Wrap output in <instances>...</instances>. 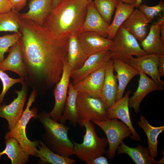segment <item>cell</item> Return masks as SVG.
Listing matches in <instances>:
<instances>
[{"instance_id": "6da1fadb", "label": "cell", "mask_w": 164, "mask_h": 164, "mask_svg": "<svg viewBox=\"0 0 164 164\" xmlns=\"http://www.w3.org/2000/svg\"><path fill=\"white\" fill-rule=\"evenodd\" d=\"M19 40L27 73L25 81L43 96L60 80L67 60L68 37H55L43 26L21 19Z\"/></svg>"}, {"instance_id": "7a4b0ae2", "label": "cell", "mask_w": 164, "mask_h": 164, "mask_svg": "<svg viewBox=\"0 0 164 164\" xmlns=\"http://www.w3.org/2000/svg\"><path fill=\"white\" fill-rule=\"evenodd\" d=\"M87 0H62L53 9L43 25L56 38L63 39L78 35L87 12Z\"/></svg>"}, {"instance_id": "3957f363", "label": "cell", "mask_w": 164, "mask_h": 164, "mask_svg": "<svg viewBox=\"0 0 164 164\" xmlns=\"http://www.w3.org/2000/svg\"><path fill=\"white\" fill-rule=\"evenodd\" d=\"M38 119L45 130L41 137L48 148L60 155L70 157L74 155L73 144L68 135L70 128L52 119L46 111L39 114Z\"/></svg>"}, {"instance_id": "277c9868", "label": "cell", "mask_w": 164, "mask_h": 164, "mask_svg": "<svg viewBox=\"0 0 164 164\" xmlns=\"http://www.w3.org/2000/svg\"><path fill=\"white\" fill-rule=\"evenodd\" d=\"M38 94L34 88L29 96L26 104V108L14 128L7 132L5 135V139L13 137L18 142L26 153L29 156H35L36 154L37 146L39 144L40 141L34 140L32 141L27 137L26 128L27 125L30 119H38L39 114L38 109L34 107L30 109L33 103L35 102V99Z\"/></svg>"}, {"instance_id": "5b68a950", "label": "cell", "mask_w": 164, "mask_h": 164, "mask_svg": "<svg viewBox=\"0 0 164 164\" xmlns=\"http://www.w3.org/2000/svg\"><path fill=\"white\" fill-rule=\"evenodd\" d=\"M80 125L85 128V133L81 144L73 141L74 155L86 164L95 158L105 154L108 145L107 139L100 138L97 135L95 127L90 121H82Z\"/></svg>"}, {"instance_id": "8992f818", "label": "cell", "mask_w": 164, "mask_h": 164, "mask_svg": "<svg viewBox=\"0 0 164 164\" xmlns=\"http://www.w3.org/2000/svg\"><path fill=\"white\" fill-rule=\"evenodd\" d=\"M92 121L101 128L106 135L109 147L105 154L109 159L112 160L121 143L132 134L130 129L124 122L115 118Z\"/></svg>"}, {"instance_id": "52a82bcc", "label": "cell", "mask_w": 164, "mask_h": 164, "mask_svg": "<svg viewBox=\"0 0 164 164\" xmlns=\"http://www.w3.org/2000/svg\"><path fill=\"white\" fill-rule=\"evenodd\" d=\"M76 107L79 125L84 120L101 121L107 118V108L99 97L78 92Z\"/></svg>"}, {"instance_id": "ba28073f", "label": "cell", "mask_w": 164, "mask_h": 164, "mask_svg": "<svg viewBox=\"0 0 164 164\" xmlns=\"http://www.w3.org/2000/svg\"><path fill=\"white\" fill-rule=\"evenodd\" d=\"M113 40L115 44V48L111 51L112 58H117L127 63L133 56L138 57L147 54L141 47L135 37L121 26Z\"/></svg>"}, {"instance_id": "9c48e42d", "label": "cell", "mask_w": 164, "mask_h": 164, "mask_svg": "<svg viewBox=\"0 0 164 164\" xmlns=\"http://www.w3.org/2000/svg\"><path fill=\"white\" fill-rule=\"evenodd\" d=\"M21 84L22 86L21 90L14 91L17 94L16 97L8 104H0V118L7 121L9 131L14 128L24 111L29 86L24 80Z\"/></svg>"}, {"instance_id": "30bf717a", "label": "cell", "mask_w": 164, "mask_h": 164, "mask_svg": "<svg viewBox=\"0 0 164 164\" xmlns=\"http://www.w3.org/2000/svg\"><path fill=\"white\" fill-rule=\"evenodd\" d=\"M72 70L67 60H66L61 78L53 90L54 105L52 110L48 113L52 119L57 122L59 121L64 108Z\"/></svg>"}, {"instance_id": "8fae6325", "label": "cell", "mask_w": 164, "mask_h": 164, "mask_svg": "<svg viewBox=\"0 0 164 164\" xmlns=\"http://www.w3.org/2000/svg\"><path fill=\"white\" fill-rule=\"evenodd\" d=\"M77 37L82 49L88 56L103 51H113L115 48L113 39L104 37L95 32H82Z\"/></svg>"}, {"instance_id": "7c38bea8", "label": "cell", "mask_w": 164, "mask_h": 164, "mask_svg": "<svg viewBox=\"0 0 164 164\" xmlns=\"http://www.w3.org/2000/svg\"><path fill=\"white\" fill-rule=\"evenodd\" d=\"M111 50H105L98 52L89 56L80 68L72 70L70 75L74 84L104 65L112 58Z\"/></svg>"}, {"instance_id": "4fadbf2b", "label": "cell", "mask_w": 164, "mask_h": 164, "mask_svg": "<svg viewBox=\"0 0 164 164\" xmlns=\"http://www.w3.org/2000/svg\"><path fill=\"white\" fill-rule=\"evenodd\" d=\"M132 91L128 90L124 97L116 101L114 104L107 109V118L121 120L130 128L132 134L131 138L135 141L142 142L140 136L137 133L132 124L129 112V96Z\"/></svg>"}, {"instance_id": "5bb4252c", "label": "cell", "mask_w": 164, "mask_h": 164, "mask_svg": "<svg viewBox=\"0 0 164 164\" xmlns=\"http://www.w3.org/2000/svg\"><path fill=\"white\" fill-rule=\"evenodd\" d=\"M160 56L155 54H147L137 57H131L127 63L139 72H142L150 76L156 83L164 85L158 71V65Z\"/></svg>"}, {"instance_id": "9a60e30c", "label": "cell", "mask_w": 164, "mask_h": 164, "mask_svg": "<svg viewBox=\"0 0 164 164\" xmlns=\"http://www.w3.org/2000/svg\"><path fill=\"white\" fill-rule=\"evenodd\" d=\"M105 65L76 83L72 84L74 88L78 92L100 98L104 78Z\"/></svg>"}, {"instance_id": "2e32d148", "label": "cell", "mask_w": 164, "mask_h": 164, "mask_svg": "<svg viewBox=\"0 0 164 164\" xmlns=\"http://www.w3.org/2000/svg\"><path fill=\"white\" fill-rule=\"evenodd\" d=\"M8 51L7 57L0 63V69L4 71L13 72L26 81L27 78V71L19 41L10 47Z\"/></svg>"}, {"instance_id": "e0dca14e", "label": "cell", "mask_w": 164, "mask_h": 164, "mask_svg": "<svg viewBox=\"0 0 164 164\" xmlns=\"http://www.w3.org/2000/svg\"><path fill=\"white\" fill-rule=\"evenodd\" d=\"M138 84L136 91L129 98V107L138 113L140 105L144 97L149 93L155 91H159L164 88V85L159 84L149 77L145 73L139 72Z\"/></svg>"}, {"instance_id": "ac0fdd59", "label": "cell", "mask_w": 164, "mask_h": 164, "mask_svg": "<svg viewBox=\"0 0 164 164\" xmlns=\"http://www.w3.org/2000/svg\"><path fill=\"white\" fill-rule=\"evenodd\" d=\"M114 71L113 60L111 59L105 65L104 78L100 97L107 109L116 101L118 85Z\"/></svg>"}, {"instance_id": "d6986e66", "label": "cell", "mask_w": 164, "mask_h": 164, "mask_svg": "<svg viewBox=\"0 0 164 164\" xmlns=\"http://www.w3.org/2000/svg\"><path fill=\"white\" fill-rule=\"evenodd\" d=\"M109 25L100 14L93 1L90 2L87 6L81 32H94L104 37H107Z\"/></svg>"}, {"instance_id": "ffe728a7", "label": "cell", "mask_w": 164, "mask_h": 164, "mask_svg": "<svg viewBox=\"0 0 164 164\" xmlns=\"http://www.w3.org/2000/svg\"><path fill=\"white\" fill-rule=\"evenodd\" d=\"M53 0H31L28 4L29 11L25 13H20V18L31 20L43 26L53 9Z\"/></svg>"}, {"instance_id": "44dd1931", "label": "cell", "mask_w": 164, "mask_h": 164, "mask_svg": "<svg viewBox=\"0 0 164 164\" xmlns=\"http://www.w3.org/2000/svg\"><path fill=\"white\" fill-rule=\"evenodd\" d=\"M112 59L113 60L114 70L116 72V76L118 81L116 99L117 101L123 97L130 81L135 76L139 75V72L121 59L116 57Z\"/></svg>"}, {"instance_id": "7402d4cb", "label": "cell", "mask_w": 164, "mask_h": 164, "mask_svg": "<svg viewBox=\"0 0 164 164\" xmlns=\"http://www.w3.org/2000/svg\"><path fill=\"white\" fill-rule=\"evenodd\" d=\"M164 21L162 16L158 22L152 25L148 35L140 43L142 48L147 54L164 55V43L161 36V24Z\"/></svg>"}, {"instance_id": "603a6c76", "label": "cell", "mask_w": 164, "mask_h": 164, "mask_svg": "<svg viewBox=\"0 0 164 164\" xmlns=\"http://www.w3.org/2000/svg\"><path fill=\"white\" fill-rule=\"evenodd\" d=\"M150 22L136 8L121 26L141 42L147 35V27Z\"/></svg>"}, {"instance_id": "cb8c5ba5", "label": "cell", "mask_w": 164, "mask_h": 164, "mask_svg": "<svg viewBox=\"0 0 164 164\" xmlns=\"http://www.w3.org/2000/svg\"><path fill=\"white\" fill-rule=\"evenodd\" d=\"M118 154L128 155L136 164H161L164 163V155L161 160L156 161L150 155L149 148L139 144L135 148L131 147L122 142L117 149Z\"/></svg>"}, {"instance_id": "d4e9b609", "label": "cell", "mask_w": 164, "mask_h": 164, "mask_svg": "<svg viewBox=\"0 0 164 164\" xmlns=\"http://www.w3.org/2000/svg\"><path fill=\"white\" fill-rule=\"evenodd\" d=\"M88 57L82 49L77 36L75 34L69 36L67 45V60L72 70L81 67Z\"/></svg>"}, {"instance_id": "484cf974", "label": "cell", "mask_w": 164, "mask_h": 164, "mask_svg": "<svg viewBox=\"0 0 164 164\" xmlns=\"http://www.w3.org/2000/svg\"><path fill=\"white\" fill-rule=\"evenodd\" d=\"M138 124L139 127L143 129L147 136L150 155L154 159L157 158L158 156V138L159 134L164 130V126H152L142 115H140Z\"/></svg>"}, {"instance_id": "4316f807", "label": "cell", "mask_w": 164, "mask_h": 164, "mask_svg": "<svg viewBox=\"0 0 164 164\" xmlns=\"http://www.w3.org/2000/svg\"><path fill=\"white\" fill-rule=\"evenodd\" d=\"M64 110L59 122L64 124L69 121L74 126L79 124L76 107V99L78 92L73 87L72 83H70Z\"/></svg>"}, {"instance_id": "83f0119b", "label": "cell", "mask_w": 164, "mask_h": 164, "mask_svg": "<svg viewBox=\"0 0 164 164\" xmlns=\"http://www.w3.org/2000/svg\"><path fill=\"white\" fill-rule=\"evenodd\" d=\"M135 7L134 5L125 3L118 0L113 20L109 26L108 39L111 40L113 39L118 29L131 15Z\"/></svg>"}, {"instance_id": "f1b7e54d", "label": "cell", "mask_w": 164, "mask_h": 164, "mask_svg": "<svg viewBox=\"0 0 164 164\" xmlns=\"http://www.w3.org/2000/svg\"><path fill=\"white\" fill-rule=\"evenodd\" d=\"M5 147L0 152V159L3 155H6L12 164H25L29 160V156L20 146L14 138L5 139Z\"/></svg>"}, {"instance_id": "f546056e", "label": "cell", "mask_w": 164, "mask_h": 164, "mask_svg": "<svg viewBox=\"0 0 164 164\" xmlns=\"http://www.w3.org/2000/svg\"><path fill=\"white\" fill-rule=\"evenodd\" d=\"M36 154L39 159L38 164H73L75 160L69 157L56 154L48 148L42 141L40 140Z\"/></svg>"}, {"instance_id": "4dcf8cb0", "label": "cell", "mask_w": 164, "mask_h": 164, "mask_svg": "<svg viewBox=\"0 0 164 164\" xmlns=\"http://www.w3.org/2000/svg\"><path fill=\"white\" fill-rule=\"evenodd\" d=\"M19 14V12L12 10L7 12L0 14V32L20 33L21 19Z\"/></svg>"}, {"instance_id": "1f68e13d", "label": "cell", "mask_w": 164, "mask_h": 164, "mask_svg": "<svg viewBox=\"0 0 164 164\" xmlns=\"http://www.w3.org/2000/svg\"><path fill=\"white\" fill-rule=\"evenodd\" d=\"M94 5L100 14L110 24L118 0H94Z\"/></svg>"}, {"instance_id": "d6a6232c", "label": "cell", "mask_w": 164, "mask_h": 164, "mask_svg": "<svg viewBox=\"0 0 164 164\" xmlns=\"http://www.w3.org/2000/svg\"><path fill=\"white\" fill-rule=\"evenodd\" d=\"M21 36L20 33H14L0 37V63L5 59V53L19 41Z\"/></svg>"}, {"instance_id": "836d02e7", "label": "cell", "mask_w": 164, "mask_h": 164, "mask_svg": "<svg viewBox=\"0 0 164 164\" xmlns=\"http://www.w3.org/2000/svg\"><path fill=\"white\" fill-rule=\"evenodd\" d=\"M0 79L2 84V90L0 93V104H2L8 91L13 85L17 83H21L24 80L22 78H13L10 77L4 71L0 69Z\"/></svg>"}, {"instance_id": "e575fe53", "label": "cell", "mask_w": 164, "mask_h": 164, "mask_svg": "<svg viewBox=\"0 0 164 164\" xmlns=\"http://www.w3.org/2000/svg\"><path fill=\"white\" fill-rule=\"evenodd\" d=\"M137 8L150 22L158 13L164 12V2L162 0H160L158 4L152 6L142 3Z\"/></svg>"}, {"instance_id": "d590c367", "label": "cell", "mask_w": 164, "mask_h": 164, "mask_svg": "<svg viewBox=\"0 0 164 164\" xmlns=\"http://www.w3.org/2000/svg\"><path fill=\"white\" fill-rule=\"evenodd\" d=\"M12 5V10L19 12L26 6L27 0H9Z\"/></svg>"}, {"instance_id": "8d00e7d4", "label": "cell", "mask_w": 164, "mask_h": 164, "mask_svg": "<svg viewBox=\"0 0 164 164\" xmlns=\"http://www.w3.org/2000/svg\"><path fill=\"white\" fill-rule=\"evenodd\" d=\"M12 7V5L9 0H0V14L11 11Z\"/></svg>"}, {"instance_id": "74e56055", "label": "cell", "mask_w": 164, "mask_h": 164, "mask_svg": "<svg viewBox=\"0 0 164 164\" xmlns=\"http://www.w3.org/2000/svg\"><path fill=\"white\" fill-rule=\"evenodd\" d=\"M109 162L106 158L101 155L89 161L86 164H108Z\"/></svg>"}, {"instance_id": "f35d334b", "label": "cell", "mask_w": 164, "mask_h": 164, "mask_svg": "<svg viewBox=\"0 0 164 164\" xmlns=\"http://www.w3.org/2000/svg\"><path fill=\"white\" fill-rule=\"evenodd\" d=\"M158 71L161 77L164 76V55L160 56L158 65Z\"/></svg>"}, {"instance_id": "ab89813d", "label": "cell", "mask_w": 164, "mask_h": 164, "mask_svg": "<svg viewBox=\"0 0 164 164\" xmlns=\"http://www.w3.org/2000/svg\"><path fill=\"white\" fill-rule=\"evenodd\" d=\"M161 36L162 42L164 43V21L162 22L161 24Z\"/></svg>"}, {"instance_id": "60d3db41", "label": "cell", "mask_w": 164, "mask_h": 164, "mask_svg": "<svg viewBox=\"0 0 164 164\" xmlns=\"http://www.w3.org/2000/svg\"><path fill=\"white\" fill-rule=\"evenodd\" d=\"M122 1L124 3L128 4L131 5H134L135 6V5L136 2L137 0H120Z\"/></svg>"}, {"instance_id": "b9f144b4", "label": "cell", "mask_w": 164, "mask_h": 164, "mask_svg": "<svg viewBox=\"0 0 164 164\" xmlns=\"http://www.w3.org/2000/svg\"><path fill=\"white\" fill-rule=\"evenodd\" d=\"M62 0H53L52 2L53 9L56 7Z\"/></svg>"}, {"instance_id": "7bdbcfd3", "label": "cell", "mask_w": 164, "mask_h": 164, "mask_svg": "<svg viewBox=\"0 0 164 164\" xmlns=\"http://www.w3.org/2000/svg\"><path fill=\"white\" fill-rule=\"evenodd\" d=\"M142 3V0H137L135 5V7L137 8L139 5Z\"/></svg>"}, {"instance_id": "ee69618b", "label": "cell", "mask_w": 164, "mask_h": 164, "mask_svg": "<svg viewBox=\"0 0 164 164\" xmlns=\"http://www.w3.org/2000/svg\"><path fill=\"white\" fill-rule=\"evenodd\" d=\"M87 0L89 2H91V1H93L94 0Z\"/></svg>"}]
</instances>
